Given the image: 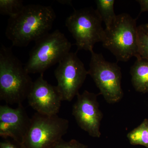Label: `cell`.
<instances>
[{
    "mask_svg": "<svg viewBox=\"0 0 148 148\" xmlns=\"http://www.w3.org/2000/svg\"><path fill=\"white\" fill-rule=\"evenodd\" d=\"M56 18L51 6L24 5L16 16L9 17L5 36L13 46L25 47L49 33Z\"/></svg>",
    "mask_w": 148,
    "mask_h": 148,
    "instance_id": "1",
    "label": "cell"
},
{
    "mask_svg": "<svg viewBox=\"0 0 148 148\" xmlns=\"http://www.w3.org/2000/svg\"><path fill=\"white\" fill-rule=\"evenodd\" d=\"M34 82L11 49H0V100L10 105L22 104L27 99Z\"/></svg>",
    "mask_w": 148,
    "mask_h": 148,
    "instance_id": "2",
    "label": "cell"
},
{
    "mask_svg": "<svg viewBox=\"0 0 148 148\" xmlns=\"http://www.w3.org/2000/svg\"><path fill=\"white\" fill-rule=\"evenodd\" d=\"M137 18L127 13L117 15L108 29H105L103 42L104 47L112 53L118 61L126 62L138 54Z\"/></svg>",
    "mask_w": 148,
    "mask_h": 148,
    "instance_id": "3",
    "label": "cell"
},
{
    "mask_svg": "<svg viewBox=\"0 0 148 148\" xmlns=\"http://www.w3.org/2000/svg\"><path fill=\"white\" fill-rule=\"evenodd\" d=\"M72 44L58 30L49 33L35 42L24 68L29 74H43L59 63L70 52Z\"/></svg>",
    "mask_w": 148,
    "mask_h": 148,
    "instance_id": "4",
    "label": "cell"
},
{
    "mask_svg": "<svg viewBox=\"0 0 148 148\" xmlns=\"http://www.w3.org/2000/svg\"><path fill=\"white\" fill-rule=\"evenodd\" d=\"M69 121L58 115L36 112L20 146L22 148H51L68 132Z\"/></svg>",
    "mask_w": 148,
    "mask_h": 148,
    "instance_id": "5",
    "label": "cell"
},
{
    "mask_svg": "<svg viewBox=\"0 0 148 148\" xmlns=\"http://www.w3.org/2000/svg\"><path fill=\"white\" fill-rule=\"evenodd\" d=\"M96 9L87 8L74 10L67 18L66 26L76 41L77 50L91 52L96 43L103 42L105 29Z\"/></svg>",
    "mask_w": 148,
    "mask_h": 148,
    "instance_id": "6",
    "label": "cell"
},
{
    "mask_svg": "<svg viewBox=\"0 0 148 148\" xmlns=\"http://www.w3.org/2000/svg\"><path fill=\"white\" fill-rule=\"evenodd\" d=\"M88 75L100 90V94L109 104L118 103L123 96L121 69L116 63L107 61L102 53L92 51Z\"/></svg>",
    "mask_w": 148,
    "mask_h": 148,
    "instance_id": "7",
    "label": "cell"
},
{
    "mask_svg": "<svg viewBox=\"0 0 148 148\" xmlns=\"http://www.w3.org/2000/svg\"><path fill=\"white\" fill-rule=\"evenodd\" d=\"M70 52L58 63L54 71L56 86L63 101L71 102L77 96L88 71L77 55Z\"/></svg>",
    "mask_w": 148,
    "mask_h": 148,
    "instance_id": "8",
    "label": "cell"
},
{
    "mask_svg": "<svg viewBox=\"0 0 148 148\" xmlns=\"http://www.w3.org/2000/svg\"><path fill=\"white\" fill-rule=\"evenodd\" d=\"M99 94L86 90L82 94L78 93L73 107L72 114L77 124L92 138H99L101 135L100 126L103 114L97 100Z\"/></svg>",
    "mask_w": 148,
    "mask_h": 148,
    "instance_id": "9",
    "label": "cell"
},
{
    "mask_svg": "<svg viewBox=\"0 0 148 148\" xmlns=\"http://www.w3.org/2000/svg\"><path fill=\"white\" fill-rule=\"evenodd\" d=\"M27 99L36 112L47 116L58 115L63 101L56 86L45 79L43 74L33 82Z\"/></svg>",
    "mask_w": 148,
    "mask_h": 148,
    "instance_id": "10",
    "label": "cell"
},
{
    "mask_svg": "<svg viewBox=\"0 0 148 148\" xmlns=\"http://www.w3.org/2000/svg\"><path fill=\"white\" fill-rule=\"evenodd\" d=\"M31 118L22 104L16 108L0 106V136L10 138L20 145L29 129Z\"/></svg>",
    "mask_w": 148,
    "mask_h": 148,
    "instance_id": "11",
    "label": "cell"
},
{
    "mask_svg": "<svg viewBox=\"0 0 148 148\" xmlns=\"http://www.w3.org/2000/svg\"><path fill=\"white\" fill-rule=\"evenodd\" d=\"M130 74L133 87L137 92H148V60L137 58L131 67Z\"/></svg>",
    "mask_w": 148,
    "mask_h": 148,
    "instance_id": "12",
    "label": "cell"
},
{
    "mask_svg": "<svg viewBox=\"0 0 148 148\" xmlns=\"http://www.w3.org/2000/svg\"><path fill=\"white\" fill-rule=\"evenodd\" d=\"M96 10L104 21L106 29H108L114 21L116 15L114 11V0H97L95 1Z\"/></svg>",
    "mask_w": 148,
    "mask_h": 148,
    "instance_id": "13",
    "label": "cell"
},
{
    "mask_svg": "<svg viewBox=\"0 0 148 148\" xmlns=\"http://www.w3.org/2000/svg\"><path fill=\"white\" fill-rule=\"evenodd\" d=\"M127 137L131 145L148 148V119L144 120L139 126L130 132Z\"/></svg>",
    "mask_w": 148,
    "mask_h": 148,
    "instance_id": "14",
    "label": "cell"
},
{
    "mask_svg": "<svg viewBox=\"0 0 148 148\" xmlns=\"http://www.w3.org/2000/svg\"><path fill=\"white\" fill-rule=\"evenodd\" d=\"M24 6L21 0H0V13L13 17L18 14Z\"/></svg>",
    "mask_w": 148,
    "mask_h": 148,
    "instance_id": "15",
    "label": "cell"
},
{
    "mask_svg": "<svg viewBox=\"0 0 148 148\" xmlns=\"http://www.w3.org/2000/svg\"><path fill=\"white\" fill-rule=\"evenodd\" d=\"M138 47L140 57L148 60V32L142 25L138 26Z\"/></svg>",
    "mask_w": 148,
    "mask_h": 148,
    "instance_id": "16",
    "label": "cell"
},
{
    "mask_svg": "<svg viewBox=\"0 0 148 148\" xmlns=\"http://www.w3.org/2000/svg\"><path fill=\"white\" fill-rule=\"evenodd\" d=\"M88 146L79 143L77 140L73 139L70 141H65L63 139L59 141L51 148H87Z\"/></svg>",
    "mask_w": 148,
    "mask_h": 148,
    "instance_id": "17",
    "label": "cell"
},
{
    "mask_svg": "<svg viewBox=\"0 0 148 148\" xmlns=\"http://www.w3.org/2000/svg\"><path fill=\"white\" fill-rule=\"evenodd\" d=\"M0 148H22L20 145L12 140H5L0 143Z\"/></svg>",
    "mask_w": 148,
    "mask_h": 148,
    "instance_id": "18",
    "label": "cell"
},
{
    "mask_svg": "<svg viewBox=\"0 0 148 148\" xmlns=\"http://www.w3.org/2000/svg\"><path fill=\"white\" fill-rule=\"evenodd\" d=\"M137 1L139 3L141 8L140 14L148 12V0H138Z\"/></svg>",
    "mask_w": 148,
    "mask_h": 148,
    "instance_id": "19",
    "label": "cell"
},
{
    "mask_svg": "<svg viewBox=\"0 0 148 148\" xmlns=\"http://www.w3.org/2000/svg\"><path fill=\"white\" fill-rule=\"evenodd\" d=\"M59 1L61 2H60L62 4H66L68 5H72L71 4V1H64L63 2L62 1Z\"/></svg>",
    "mask_w": 148,
    "mask_h": 148,
    "instance_id": "20",
    "label": "cell"
},
{
    "mask_svg": "<svg viewBox=\"0 0 148 148\" xmlns=\"http://www.w3.org/2000/svg\"><path fill=\"white\" fill-rule=\"evenodd\" d=\"M143 27H144V29H145L146 31L148 32V23L145 24H142Z\"/></svg>",
    "mask_w": 148,
    "mask_h": 148,
    "instance_id": "21",
    "label": "cell"
}]
</instances>
